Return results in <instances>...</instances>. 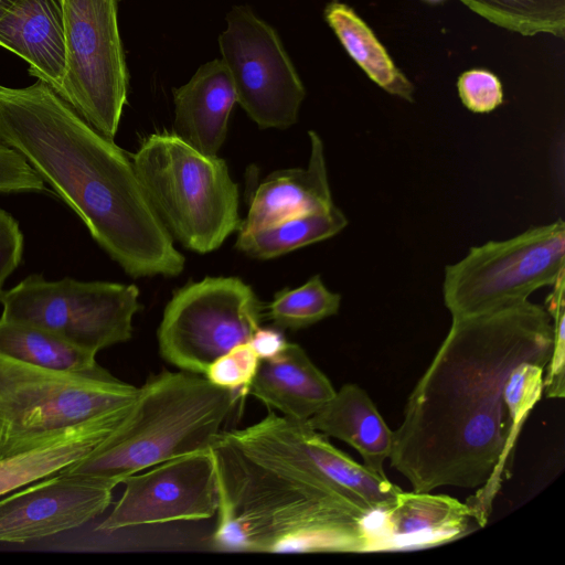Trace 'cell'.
Returning <instances> with one entry per match:
<instances>
[{"label":"cell","mask_w":565,"mask_h":565,"mask_svg":"<svg viewBox=\"0 0 565 565\" xmlns=\"http://www.w3.org/2000/svg\"><path fill=\"white\" fill-rule=\"evenodd\" d=\"M553 321L529 300L465 318L451 327L393 430L391 467L415 492L478 489L467 504L484 526L510 478L516 440L503 390L524 362L548 363Z\"/></svg>","instance_id":"obj_1"},{"label":"cell","mask_w":565,"mask_h":565,"mask_svg":"<svg viewBox=\"0 0 565 565\" xmlns=\"http://www.w3.org/2000/svg\"><path fill=\"white\" fill-rule=\"evenodd\" d=\"M0 141L20 153L131 277L178 276L184 256L132 160L49 84H0Z\"/></svg>","instance_id":"obj_2"},{"label":"cell","mask_w":565,"mask_h":565,"mask_svg":"<svg viewBox=\"0 0 565 565\" xmlns=\"http://www.w3.org/2000/svg\"><path fill=\"white\" fill-rule=\"evenodd\" d=\"M217 480L213 550L258 553L370 552L369 513L289 440L270 411L210 446Z\"/></svg>","instance_id":"obj_3"},{"label":"cell","mask_w":565,"mask_h":565,"mask_svg":"<svg viewBox=\"0 0 565 565\" xmlns=\"http://www.w3.org/2000/svg\"><path fill=\"white\" fill-rule=\"evenodd\" d=\"M239 392L218 387L203 374L162 371L139 387L125 425L90 455L60 472L107 481L206 449L223 430Z\"/></svg>","instance_id":"obj_4"},{"label":"cell","mask_w":565,"mask_h":565,"mask_svg":"<svg viewBox=\"0 0 565 565\" xmlns=\"http://www.w3.org/2000/svg\"><path fill=\"white\" fill-rule=\"evenodd\" d=\"M131 160L161 222L188 249L210 253L239 230L238 186L223 159L201 153L174 132H157Z\"/></svg>","instance_id":"obj_5"},{"label":"cell","mask_w":565,"mask_h":565,"mask_svg":"<svg viewBox=\"0 0 565 565\" xmlns=\"http://www.w3.org/2000/svg\"><path fill=\"white\" fill-rule=\"evenodd\" d=\"M139 387L111 374L83 376L0 353V459L136 401Z\"/></svg>","instance_id":"obj_6"},{"label":"cell","mask_w":565,"mask_h":565,"mask_svg":"<svg viewBox=\"0 0 565 565\" xmlns=\"http://www.w3.org/2000/svg\"><path fill=\"white\" fill-rule=\"evenodd\" d=\"M565 269L563 220L535 226L504 241L473 246L445 268L443 297L452 319L529 300L553 286Z\"/></svg>","instance_id":"obj_7"},{"label":"cell","mask_w":565,"mask_h":565,"mask_svg":"<svg viewBox=\"0 0 565 565\" xmlns=\"http://www.w3.org/2000/svg\"><path fill=\"white\" fill-rule=\"evenodd\" d=\"M136 285L79 281L65 277L49 281L33 274L0 290V318L38 326L97 354L128 341L132 318L140 309Z\"/></svg>","instance_id":"obj_8"},{"label":"cell","mask_w":565,"mask_h":565,"mask_svg":"<svg viewBox=\"0 0 565 565\" xmlns=\"http://www.w3.org/2000/svg\"><path fill=\"white\" fill-rule=\"evenodd\" d=\"M119 0H63L66 65L60 96L108 139L127 103Z\"/></svg>","instance_id":"obj_9"},{"label":"cell","mask_w":565,"mask_h":565,"mask_svg":"<svg viewBox=\"0 0 565 565\" xmlns=\"http://www.w3.org/2000/svg\"><path fill=\"white\" fill-rule=\"evenodd\" d=\"M263 305L236 277H206L175 290L158 328L161 356L179 370L204 374L209 365L260 327Z\"/></svg>","instance_id":"obj_10"},{"label":"cell","mask_w":565,"mask_h":565,"mask_svg":"<svg viewBox=\"0 0 565 565\" xmlns=\"http://www.w3.org/2000/svg\"><path fill=\"white\" fill-rule=\"evenodd\" d=\"M236 100L262 129L298 119L305 86L277 32L245 6L233 7L218 38Z\"/></svg>","instance_id":"obj_11"},{"label":"cell","mask_w":565,"mask_h":565,"mask_svg":"<svg viewBox=\"0 0 565 565\" xmlns=\"http://www.w3.org/2000/svg\"><path fill=\"white\" fill-rule=\"evenodd\" d=\"M103 532L175 521H200L217 512L218 494L210 447L166 460L127 477Z\"/></svg>","instance_id":"obj_12"},{"label":"cell","mask_w":565,"mask_h":565,"mask_svg":"<svg viewBox=\"0 0 565 565\" xmlns=\"http://www.w3.org/2000/svg\"><path fill=\"white\" fill-rule=\"evenodd\" d=\"M114 486L57 472L0 499V542L28 543L74 530L110 505Z\"/></svg>","instance_id":"obj_13"},{"label":"cell","mask_w":565,"mask_h":565,"mask_svg":"<svg viewBox=\"0 0 565 565\" xmlns=\"http://www.w3.org/2000/svg\"><path fill=\"white\" fill-rule=\"evenodd\" d=\"M380 514V532L371 534L370 552L435 547L461 539L473 523L478 525L467 503L430 492L401 490Z\"/></svg>","instance_id":"obj_14"},{"label":"cell","mask_w":565,"mask_h":565,"mask_svg":"<svg viewBox=\"0 0 565 565\" xmlns=\"http://www.w3.org/2000/svg\"><path fill=\"white\" fill-rule=\"evenodd\" d=\"M0 46L60 94L66 65L63 0H13L0 18Z\"/></svg>","instance_id":"obj_15"},{"label":"cell","mask_w":565,"mask_h":565,"mask_svg":"<svg viewBox=\"0 0 565 565\" xmlns=\"http://www.w3.org/2000/svg\"><path fill=\"white\" fill-rule=\"evenodd\" d=\"M309 138L308 167L275 171L263 180L249 199L247 216L238 231L266 227L294 216L327 211L334 205L323 142L312 130Z\"/></svg>","instance_id":"obj_16"},{"label":"cell","mask_w":565,"mask_h":565,"mask_svg":"<svg viewBox=\"0 0 565 565\" xmlns=\"http://www.w3.org/2000/svg\"><path fill=\"white\" fill-rule=\"evenodd\" d=\"M174 127L181 139L203 154L216 156L237 103L222 60L201 65L184 85L173 89Z\"/></svg>","instance_id":"obj_17"},{"label":"cell","mask_w":565,"mask_h":565,"mask_svg":"<svg viewBox=\"0 0 565 565\" xmlns=\"http://www.w3.org/2000/svg\"><path fill=\"white\" fill-rule=\"evenodd\" d=\"M134 404L78 424L36 448L0 459V497L90 455L125 425Z\"/></svg>","instance_id":"obj_18"},{"label":"cell","mask_w":565,"mask_h":565,"mask_svg":"<svg viewBox=\"0 0 565 565\" xmlns=\"http://www.w3.org/2000/svg\"><path fill=\"white\" fill-rule=\"evenodd\" d=\"M335 390L297 343H288L276 358L260 360L248 394L294 420H308Z\"/></svg>","instance_id":"obj_19"},{"label":"cell","mask_w":565,"mask_h":565,"mask_svg":"<svg viewBox=\"0 0 565 565\" xmlns=\"http://www.w3.org/2000/svg\"><path fill=\"white\" fill-rule=\"evenodd\" d=\"M278 424L297 449L331 483L369 513H382L394 503L401 489L331 445L308 420L277 415Z\"/></svg>","instance_id":"obj_20"},{"label":"cell","mask_w":565,"mask_h":565,"mask_svg":"<svg viewBox=\"0 0 565 565\" xmlns=\"http://www.w3.org/2000/svg\"><path fill=\"white\" fill-rule=\"evenodd\" d=\"M308 423L317 431L349 444L367 469L385 477L384 461L392 450L393 430L362 387L344 384Z\"/></svg>","instance_id":"obj_21"},{"label":"cell","mask_w":565,"mask_h":565,"mask_svg":"<svg viewBox=\"0 0 565 565\" xmlns=\"http://www.w3.org/2000/svg\"><path fill=\"white\" fill-rule=\"evenodd\" d=\"M0 353L12 359L68 374L102 377L110 373L85 351L34 324L0 318Z\"/></svg>","instance_id":"obj_22"},{"label":"cell","mask_w":565,"mask_h":565,"mask_svg":"<svg viewBox=\"0 0 565 565\" xmlns=\"http://www.w3.org/2000/svg\"><path fill=\"white\" fill-rule=\"evenodd\" d=\"M324 18L348 54L374 83L393 96L414 102V85L351 7L331 1L324 9Z\"/></svg>","instance_id":"obj_23"},{"label":"cell","mask_w":565,"mask_h":565,"mask_svg":"<svg viewBox=\"0 0 565 565\" xmlns=\"http://www.w3.org/2000/svg\"><path fill=\"white\" fill-rule=\"evenodd\" d=\"M347 225L345 215L333 205L327 211L294 216L266 227L239 231L235 247L249 257L269 259L328 239Z\"/></svg>","instance_id":"obj_24"},{"label":"cell","mask_w":565,"mask_h":565,"mask_svg":"<svg viewBox=\"0 0 565 565\" xmlns=\"http://www.w3.org/2000/svg\"><path fill=\"white\" fill-rule=\"evenodd\" d=\"M491 23L524 36L563 38L565 0H460Z\"/></svg>","instance_id":"obj_25"},{"label":"cell","mask_w":565,"mask_h":565,"mask_svg":"<svg viewBox=\"0 0 565 565\" xmlns=\"http://www.w3.org/2000/svg\"><path fill=\"white\" fill-rule=\"evenodd\" d=\"M341 296L330 291L319 275L302 286L278 291L267 317L278 329L299 330L338 313Z\"/></svg>","instance_id":"obj_26"},{"label":"cell","mask_w":565,"mask_h":565,"mask_svg":"<svg viewBox=\"0 0 565 565\" xmlns=\"http://www.w3.org/2000/svg\"><path fill=\"white\" fill-rule=\"evenodd\" d=\"M553 287L545 307L553 321V349L546 365L547 373L543 379V392L548 398H563L565 396L564 275Z\"/></svg>","instance_id":"obj_27"},{"label":"cell","mask_w":565,"mask_h":565,"mask_svg":"<svg viewBox=\"0 0 565 565\" xmlns=\"http://www.w3.org/2000/svg\"><path fill=\"white\" fill-rule=\"evenodd\" d=\"M259 358L247 343L238 344L213 361L203 374L212 384L248 394L249 385L259 365Z\"/></svg>","instance_id":"obj_28"},{"label":"cell","mask_w":565,"mask_h":565,"mask_svg":"<svg viewBox=\"0 0 565 565\" xmlns=\"http://www.w3.org/2000/svg\"><path fill=\"white\" fill-rule=\"evenodd\" d=\"M458 95L463 106L476 114H487L503 103L502 84L488 70L463 72L457 81Z\"/></svg>","instance_id":"obj_29"},{"label":"cell","mask_w":565,"mask_h":565,"mask_svg":"<svg viewBox=\"0 0 565 565\" xmlns=\"http://www.w3.org/2000/svg\"><path fill=\"white\" fill-rule=\"evenodd\" d=\"M23 245V234L18 221L0 207V290L21 264Z\"/></svg>","instance_id":"obj_30"},{"label":"cell","mask_w":565,"mask_h":565,"mask_svg":"<svg viewBox=\"0 0 565 565\" xmlns=\"http://www.w3.org/2000/svg\"><path fill=\"white\" fill-rule=\"evenodd\" d=\"M280 329L259 327L248 340L259 360H268L279 355L288 345Z\"/></svg>","instance_id":"obj_31"},{"label":"cell","mask_w":565,"mask_h":565,"mask_svg":"<svg viewBox=\"0 0 565 565\" xmlns=\"http://www.w3.org/2000/svg\"><path fill=\"white\" fill-rule=\"evenodd\" d=\"M13 0H0V18L7 11V9L11 6Z\"/></svg>","instance_id":"obj_32"},{"label":"cell","mask_w":565,"mask_h":565,"mask_svg":"<svg viewBox=\"0 0 565 565\" xmlns=\"http://www.w3.org/2000/svg\"><path fill=\"white\" fill-rule=\"evenodd\" d=\"M424 1H426V2H430V3H436V2H440V1H443V0H424Z\"/></svg>","instance_id":"obj_33"}]
</instances>
